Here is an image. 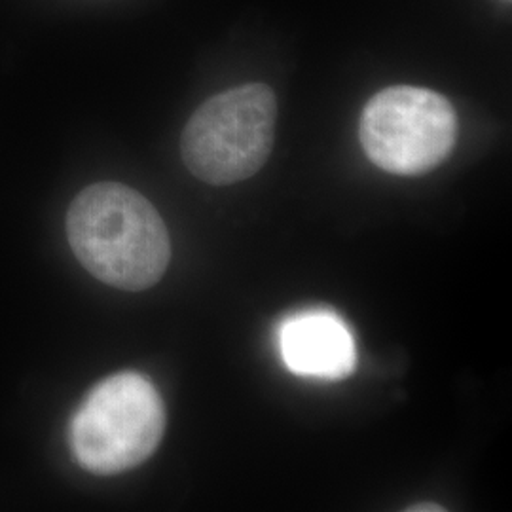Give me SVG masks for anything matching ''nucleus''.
Instances as JSON below:
<instances>
[{
  "mask_svg": "<svg viewBox=\"0 0 512 512\" xmlns=\"http://www.w3.org/2000/svg\"><path fill=\"white\" fill-rule=\"evenodd\" d=\"M283 363L304 378L342 380L355 368V340L332 310H310L285 319L277 332Z\"/></svg>",
  "mask_w": 512,
  "mask_h": 512,
  "instance_id": "obj_5",
  "label": "nucleus"
},
{
  "mask_svg": "<svg viewBox=\"0 0 512 512\" xmlns=\"http://www.w3.org/2000/svg\"><path fill=\"white\" fill-rule=\"evenodd\" d=\"M408 511H416V512H420V511H444V509H442V507H439V505H425V507H420V505H416V507H410V509H408Z\"/></svg>",
  "mask_w": 512,
  "mask_h": 512,
  "instance_id": "obj_6",
  "label": "nucleus"
},
{
  "mask_svg": "<svg viewBox=\"0 0 512 512\" xmlns=\"http://www.w3.org/2000/svg\"><path fill=\"white\" fill-rule=\"evenodd\" d=\"M359 139L368 160L387 173L425 175L456 147L458 114L433 90L391 86L366 103Z\"/></svg>",
  "mask_w": 512,
  "mask_h": 512,
  "instance_id": "obj_4",
  "label": "nucleus"
},
{
  "mask_svg": "<svg viewBox=\"0 0 512 512\" xmlns=\"http://www.w3.org/2000/svg\"><path fill=\"white\" fill-rule=\"evenodd\" d=\"M67 238L93 277L122 291L156 285L171 258V241L160 213L126 184L84 188L69 207Z\"/></svg>",
  "mask_w": 512,
  "mask_h": 512,
  "instance_id": "obj_1",
  "label": "nucleus"
},
{
  "mask_svg": "<svg viewBox=\"0 0 512 512\" xmlns=\"http://www.w3.org/2000/svg\"><path fill=\"white\" fill-rule=\"evenodd\" d=\"M164 431L165 406L156 385L139 372H118L95 385L76 408L69 444L82 469L118 475L145 463Z\"/></svg>",
  "mask_w": 512,
  "mask_h": 512,
  "instance_id": "obj_2",
  "label": "nucleus"
},
{
  "mask_svg": "<svg viewBox=\"0 0 512 512\" xmlns=\"http://www.w3.org/2000/svg\"><path fill=\"white\" fill-rule=\"evenodd\" d=\"M275 122L277 101L266 84H243L213 95L184 128V165L203 183H241L270 158Z\"/></svg>",
  "mask_w": 512,
  "mask_h": 512,
  "instance_id": "obj_3",
  "label": "nucleus"
}]
</instances>
